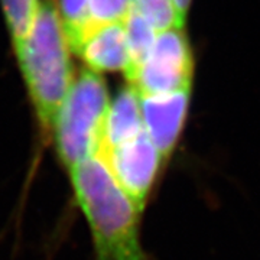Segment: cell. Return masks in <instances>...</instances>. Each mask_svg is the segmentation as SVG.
I'll list each match as a JSON object with an SVG mask.
<instances>
[{
  "mask_svg": "<svg viewBox=\"0 0 260 260\" xmlns=\"http://www.w3.org/2000/svg\"><path fill=\"white\" fill-rule=\"evenodd\" d=\"M123 23H124L127 55H129V64L123 74L127 78V81H130L150 54V49L155 44L158 32L133 8L123 20Z\"/></svg>",
  "mask_w": 260,
  "mask_h": 260,
  "instance_id": "9c48e42d",
  "label": "cell"
},
{
  "mask_svg": "<svg viewBox=\"0 0 260 260\" xmlns=\"http://www.w3.org/2000/svg\"><path fill=\"white\" fill-rule=\"evenodd\" d=\"M110 97L102 75L84 70L74 78L51 132L56 155L67 169L94 158L102 142Z\"/></svg>",
  "mask_w": 260,
  "mask_h": 260,
  "instance_id": "3957f363",
  "label": "cell"
},
{
  "mask_svg": "<svg viewBox=\"0 0 260 260\" xmlns=\"http://www.w3.org/2000/svg\"><path fill=\"white\" fill-rule=\"evenodd\" d=\"M194 56L182 29L159 32L146 61L129 81L138 95L191 90Z\"/></svg>",
  "mask_w": 260,
  "mask_h": 260,
  "instance_id": "277c9868",
  "label": "cell"
},
{
  "mask_svg": "<svg viewBox=\"0 0 260 260\" xmlns=\"http://www.w3.org/2000/svg\"><path fill=\"white\" fill-rule=\"evenodd\" d=\"M74 198L93 237L95 260H145L139 210L97 156L68 171Z\"/></svg>",
  "mask_w": 260,
  "mask_h": 260,
  "instance_id": "6da1fadb",
  "label": "cell"
},
{
  "mask_svg": "<svg viewBox=\"0 0 260 260\" xmlns=\"http://www.w3.org/2000/svg\"><path fill=\"white\" fill-rule=\"evenodd\" d=\"M95 156L142 211L164 160L146 130L116 146L102 149Z\"/></svg>",
  "mask_w": 260,
  "mask_h": 260,
  "instance_id": "5b68a950",
  "label": "cell"
},
{
  "mask_svg": "<svg viewBox=\"0 0 260 260\" xmlns=\"http://www.w3.org/2000/svg\"><path fill=\"white\" fill-rule=\"evenodd\" d=\"M2 5L13 39V48L18 54L34 28L41 0H2Z\"/></svg>",
  "mask_w": 260,
  "mask_h": 260,
  "instance_id": "30bf717a",
  "label": "cell"
},
{
  "mask_svg": "<svg viewBox=\"0 0 260 260\" xmlns=\"http://www.w3.org/2000/svg\"><path fill=\"white\" fill-rule=\"evenodd\" d=\"M16 56L41 130L51 136L56 114L74 83L70 45L51 0L41 2L34 28Z\"/></svg>",
  "mask_w": 260,
  "mask_h": 260,
  "instance_id": "7a4b0ae2",
  "label": "cell"
},
{
  "mask_svg": "<svg viewBox=\"0 0 260 260\" xmlns=\"http://www.w3.org/2000/svg\"><path fill=\"white\" fill-rule=\"evenodd\" d=\"M133 9L156 32L184 28L185 15L175 0H133Z\"/></svg>",
  "mask_w": 260,
  "mask_h": 260,
  "instance_id": "8fae6325",
  "label": "cell"
},
{
  "mask_svg": "<svg viewBox=\"0 0 260 260\" xmlns=\"http://www.w3.org/2000/svg\"><path fill=\"white\" fill-rule=\"evenodd\" d=\"M143 129L145 127L142 120L139 95L130 85H127L121 90L116 100L110 103L97 153L102 149L112 148L130 139Z\"/></svg>",
  "mask_w": 260,
  "mask_h": 260,
  "instance_id": "ba28073f",
  "label": "cell"
},
{
  "mask_svg": "<svg viewBox=\"0 0 260 260\" xmlns=\"http://www.w3.org/2000/svg\"><path fill=\"white\" fill-rule=\"evenodd\" d=\"M132 8H133V0H90V9H88L90 22H88L87 34L93 28L102 26L106 23L123 22L129 15Z\"/></svg>",
  "mask_w": 260,
  "mask_h": 260,
  "instance_id": "4fadbf2b",
  "label": "cell"
},
{
  "mask_svg": "<svg viewBox=\"0 0 260 260\" xmlns=\"http://www.w3.org/2000/svg\"><path fill=\"white\" fill-rule=\"evenodd\" d=\"M75 54L83 58L91 71L124 73L129 64L124 23L112 22L93 28L84 38Z\"/></svg>",
  "mask_w": 260,
  "mask_h": 260,
  "instance_id": "52a82bcc",
  "label": "cell"
},
{
  "mask_svg": "<svg viewBox=\"0 0 260 260\" xmlns=\"http://www.w3.org/2000/svg\"><path fill=\"white\" fill-rule=\"evenodd\" d=\"M178 5V8H179V10L185 15L186 10H188V8H189V3H191V0H175Z\"/></svg>",
  "mask_w": 260,
  "mask_h": 260,
  "instance_id": "5bb4252c",
  "label": "cell"
},
{
  "mask_svg": "<svg viewBox=\"0 0 260 260\" xmlns=\"http://www.w3.org/2000/svg\"><path fill=\"white\" fill-rule=\"evenodd\" d=\"M191 90L139 95L143 127L165 159L184 127Z\"/></svg>",
  "mask_w": 260,
  "mask_h": 260,
  "instance_id": "8992f818",
  "label": "cell"
},
{
  "mask_svg": "<svg viewBox=\"0 0 260 260\" xmlns=\"http://www.w3.org/2000/svg\"><path fill=\"white\" fill-rule=\"evenodd\" d=\"M90 0H59V16L70 49L75 51L81 45L90 22Z\"/></svg>",
  "mask_w": 260,
  "mask_h": 260,
  "instance_id": "7c38bea8",
  "label": "cell"
}]
</instances>
